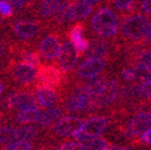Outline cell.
I'll return each instance as SVG.
<instances>
[{
  "instance_id": "1",
  "label": "cell",
  "mask_w": 151,
  "mask_h": 150,
  "mask_svg": "<svg viewBox=\"0 0 151 150\" xmlns=\"http://www.w3.org/2000/svg\"><path fill=\"white\" fill-rule=\"evenodd\" d=\"M91 27L102 38H111L118 31V18L109 9L101 7L92 16Z\"/></svg>"
},
{
  "instance_id": "2",
  "label": "cell",
  "mask_w": 151,
  "mask_h": 150,
  "mask_svg": "<svg viewBox=\"0 0 151 150\" xmlns=\"http://www.w3.org/2000/svg\"><path fill=\"white\" fill-rule=\"evenodd\" d=\"M109 121L105 117H92L82 123L80 128L73 133V138L76 141L83 142L89 138H98L102 136L107 129Z\"/></svg>"
},
{
  "instance_id": "3",
  "label": "cell",
  "mask_w": 151,
  "mask_h": 150,
  "mask_svg": "<svg viewBox=\"0 0 151 150\" xmlns=\"http://www.w3.org/2000/svg\"><path fill=\"white\" fill-rule=\"evenodd\" d=\"M150 25V20L143 15H133L125 18L121 24L123 36L130 40H141Z\"/></svg>"
},
{
  "instance_id": "4",
  "label": "cell",
  "mask_w": 151,
  "mask_h": 150,
  "mask_svg": "<svg viewBox=\"0 0 151 150\" xmlns=\"http://www.w3.org/2000/svg\"><path fill=\"white\" fill-rule=\"evenodd\" d=\"M97 107L94 98L88 96L81 86L69 97L66 103L67 110L71 112H80L85 110L92 111L97 109Z\"/></svg>"
},
{
  "instance_id": "5",
  "label": "cell",
  "mask_w": 151,
  "mask_h": 150,
  "mask_svg": "<svg viewBox=\"0 0 151 150\" xmlns=\"http://www.w3.org/2000/svg\"><path fill=\"white\" fill-rule=\"evenodd\" d=\"M58 57H59V65L61 71H69L78 63L79 52L76 49L73 43L66 41L62 44Z\"/></svg>"
},
{
  "instance_id": "6",
  "label": "cell",
  "mask_w": 151,
  "mask_h": 150,
  "mask_svg": "<svg viewBox=\"0 0 151 150\" xmlns=\"http://www.w3.org/2000/svg\"><path fill=\"white\" fill-rule=\"evenodd\" d=\"M119 84L116 80H109L105 82L98 94L94 97V101L98 107H104L112 103L118 97Z\"/></svg>"
},
{
  "instance_id": "7",
  "label": "cell",
  "mask_w": 151,
  "mask_h": 150,
  "mask_svg": "<svg viewBox=\"0 0 151 150\" xmlns=\"http://www.w3.org/2000/svg\"><path fill=\"white\" fill-rule=\"evenodd\" d=\"M82 120L78 117L68 115L60 118L59 121L55 124L54 132L61 136H73L77 130L82 125Z\"/></svg>"
},
{
  "instance_id": "8",
  "label": "cell",
  "mask_w": 151,
  "mask_h": 150,
  "mask_svg": "<svg viewBox=\"0 0 151 150\" xmlns=\"http://www.w3.org/2000/svg\"><path fill=\"white\" fill-rule=\"evenodd\" d=\"M151 127V122L149 119L148 112H139L132 118L129 121L126 128V136L127 138H134L141 136L146 129Z\"/></svg>"
},
{
  "instance_id": "9",
  "label": "cell",
  "mask_w": 151,
  "mask_h": 150,
  "mask_svg": "<svg viewBox=\"0 0 151 150\" xmlns=\"http://www.w3.org/2000/svg\"><path fill=\"white\" fill-rule=\"evenodd\" d=\"M36 77L42 83V85L48 87H55L61 83L62 71L61 69L52 65H45L39 68V71L36 73Z\"/></svg>"
},
{
  "instance_id": "10",
  "label": "cell",
  "mask_w": 151,
  "mask_h": 150,
  "mask_svg": "<svg viewBox=\"0 0 151 150\" xmlns=\"http://www.w3.org/2000/svg\"><path fill=\"white\" fill-rule=\"evenodd\" d=\"M105 67V62L101 58H87L79 66L78 76L82 79H90L100 75Z\"/></svg>"
},
{
  "instance_id": "11",
  "label": "cell",
  "mask_w": 151,
  "mask_h": 150,
  "mask_svg": "<svg viewBox=\"0 0 151 150\" xmlns=\"http://www.w3.org/2000/svg\"><path fill=\"white\" fill-rule=\"evenodd\" d=\"M91 9V4L84 0L70 2L67 12V21H77L86 18L90 14Z\"/></svg>"
},
{
  "instance_id": "12",
  "label": "cell",
  "mask_w": 151,
  "mask_h": 150,
  "mask_svg": "<svg viewBox=\"0 0 151 150\" xmlns=\"http://www.w3.org/2000/svg\"><path fill=\"white\" fill-rule=\"evenodd\" d=\"M60 48H61V44L58 38L52 35L47 36L40 45L41 56L46 60H52L59 56Z\"/></svg>"
},
{
  "instance_id": "13",
  "label": "cell",
  "mask_w": 151,
  "mask_h": 150,
  "mask_svg": "<svg viewBox=\"0 0 151 150\" xmlns=\"http://www.w3.org/2000/svg\"><path fill=\"white\" fill-rule=\"evenodd\" d=\"M15 79L21 84H28L32 83L36 78V69L32 65L27 63L18 64L14 71Z\"/></svg>"
},
{
  "instance_id": "14",
  "label": "cell",
  "mask_w": 151,
  "mask_h": 150,
  "mask_svg": "<svg viewBox=\"0 0 151 150\" xmlns=\"http://www.w3.org/2000/svg\"><path fill=\"white\" fill-rule=\"evenodd\" d=\"M38 25L29 20H19L14 24V31L17 36L22 39L33 38L38 33Z\"/></svg>"
},
{
  "instance_id": "15",
  "label": "cell",
  "mask_w": 151,
  "mask_h": 150,
  "mask_svg": "<svg viewBox=\"0 0 151 150\" xmlns=\"http://www.w3.org/2000/svg\"><path fill=\"white\" fill-rule=\"evenodd\" d=\"M109 49V43L105 40L101 39H96L89 44L87 50L85 53H87V58H101L105 57L108 53Z\"/></svg>"
},
{
  "instance_id": "16",
  "label": "cell",
  "mask_w": 151,
  "mask_h": 150,
  "mask_svg": "<svg viewBox=\"0 0 151 150\" xmlns=\"http://www.w3.org/2000/svg\"><path fill=\"white\" fill-rule=\"evenodd\" d=\"M70 42L73 44L76 49L79 53H85L87 50L89 43L86 39L83 38V27L82 25H76L70 31Z\"/></svg>"
},
{
  "instance_id": "17",
  "label": "cell",
  "mask_w": 151,
  "mask_h": 150,
  "mask_svg": "<svg viewBox=\"0 0 151 150\" xmlns=\"http://www.w3.org/2000/svg\"><path fill=\"white\" fill-rule=\"evenodd\" d=\"M56 92L52 90V87L39 86L37 88V99L42 107H50L56 102Z\"/></svg>"
},
{
  "instance_id": "18",
  "label": "cell",
  "mask_w": 151,
  "mask_h": 150,
  "mask_svg": "<svg viewBox=\"0 0 151 150\" xmlns=\"http://www.w3.org/2000/svg\"><path fill=\"white\" fill-rule=\"evenodd\" d=\"M41 112L39 108L29 107V108H24V109H20L19 112L17 113L16 119H17V122L20 123V124H28V123H33L38 121Z\"/></svg>"
},
{
  "instance_id": "19",
  "label": "cell",
  "mask_w": 151,
  "mask_h": 150,
  "mask_svg": "<svg viewBox=\"0 0 151 150\" xmlns=\"http://www.w3.org/2000/svg\"><path fill=\"white\" fill-rule=\"evenodd\" d=\"M63 115V111L58 107L50 108L47 109L42 115H40V118L38 119V124L39 126L45 128V127L50 126L52 124H54L57 120H59Z\"/></svg>"
},
{
  "instance_id": "20",
  "label": "cell",
  "mask_w": 151,
  "mask_h": 150,
  "mask_svg": "<svg viewBox=\"0 0 151 150\" xmlns=\"http://www.w3.org/2000/svg\"><path fill=\"white\" fill-rule=\"evenodd\" d=\"M87 83L84 85H82V88L88 96L94 98L96 94H98V92L100 90V88L102 87V85L105 83V78L103 76H94V77L87 79Z\"/></svg>"
},
{
  "instance_id": "21",
  "label": "cell",
  "mask_w": 151,
  "mask_h": 150,
  "mask_svg": "<svg viewBox=\"0 0 151 150\" xmlns=\"http://www.w3.org/2000/svg\"><path fill=\"white\" fill-rule=\"evenodd\" d=\"M36 105H37V100H36L35 96H34L32 92H18V97H17V106H18L20 109L36 107Z\"/></svg>"
},
{
  "instance_id": "22",
  "label": "cell",
  "mask_w": 151,
  "mask_h": 150,
  "mask_svg": "<svg viewBox=\"0 0 151 150\" xmlns=\"http://www.w3.org/2000/svg\"><path fill=\"white\" fill-rule=\"evenodd\" d=\"M83 146V149H87V150H107L110 149V146L107 143L104 138H89V140H86V141L81 142Z\"/></svg>"
},
{
  "instance_id": "23",
  "label": "cell",
  "mask_w": 151,
  "mask_h": 150,
  "mask_svg": "<svg viewBox=\"0 0 151 150\" xmlns=\"http://www.w3.org/2000/svg\"><path fill=\"white\" fill-rule=\"evenodd\" d=\"M37 136V129L32 125L19 127L16 129V140L32 141Z\"/></svg>"
},
{
  "instance_id": "24",
  "label": "cell",
  "mask_w": 151,
  "mask_h": 150,
  "mask_svg": "<svg viewBox=\"0 0 151 150\" xmlns=\"http://www.w3.org/2000/svg\"><path fill=\"white\" fill-rule=\"evenodd\" d=\"M61 4V0H43L40 6V14L43 17H48L55 13Z\"/></svg>"
},
{
  "instance_id": "25",
  "label": "cell",
  "mask_w": 151,
  "mask_h": 150,
  "mask_svg": "<svg viewBox=\"0 0 151 150\" xmlns=\"http://www.w3.org/2000/svg\"><path fill=\"white\" fill-rule=\"evenodd\" d=\"M139 85L137 84H128L124 85L120 88L118 94L121 99H132L137 98L139 94Z\"/></svg>"
},
{
  "instance_id": "26",
  "label": "cell",
  "mask_w": 151,
  "mask_h": 150,
  "mask_svg": "<svg viewBox=\"0 0 151 150\" xmlns=\"http://www.w3.org/2000/svg\"><path fill=\"white\" fill-rule=\"evenodd\" d=\"M16 140V129L12 127H0V144H9Z\"/></svg>"
},
{
  "instance_id": "27",
  "label": "cell",
  "mask_w": 151,
  "mask_h": 150,
  "mask_svg": "<svg viewBox=\"0 0 151 150\" xmlns=\"http://www.w3.org/2000/svg\"><path fill=\"white\" fill-rule=\"evenodd\" d=\"M134 66L151 67V50H143L135 58Z\"/></svg>"
},
{
  "instance_id": "28",
  "label": "cell",
  "mask_w": 151,
  "mask_h": 150,
  "mask_svg": "<svg viewBox=\"0 0 151 150\" xmlns=\"http://www.w3.org/2000/svg\"><path fill=\"white\" fill-rule=\"evenodd\" d=\"M135 73V81L144 82L147 80L151 79V67H141V66H134Z\"/></svg>"
},
{
  "instance_id": "29",
  "label": "cell",
  "mask_w": 151,
  "mask_h": 150,
  "mask_svg": "<svg viewBox=\"0 0 151 150\" xmlns=\"http://www.w3.org/2000/svg\"><path fill=\"white\" fill-rule=\"evenodd\" d=\"M33 148L31 141H24V140H17L16 142L13 141L5 147L6 150H29Z\"/></svg>"
},
{
  "instance_id": "30",
  "label": "cell",
  "mask_w": 151,
  "mask_h": 150,
  "mask_svg": "<svg viewBox=\"0 0 151 150\" xmlns=\"http://www.w3.org/2000/svg\"><path fill=\"white\" fill-rule=\"evenodd\" d=\"M70 2H64L58 6V9L55 11L56 15H55V18L58 22H65L67 21V12H68V6Z\"/></svg>"
},
{
  "instance_id": "31",
  "label": "cell",
  "mask_w": 151,
  "mask_h": 150,
  "mask_svg": "<svg viewBox=\"0 0 151 150\" xmlns=\"http://www.w3.org/2000/svg\"><path fill=\"white\" fill-rule=\"evenodd\" d=\"M22 61L24 63H27L29 65H32L33 67H37L40 65V57L37 53L34 52H26L22 56Z\"/></svg>"
},
{
  "instance_id": "32",
  "label": "cell",
  "mask_w": 151,
  "mask_h": 150,
  "mask_svg": "<svg viewBox=\"0 0 151 150\" xmlns=\"http://www.w3.org/2000/svg\"><path fill=\"white\" fill-rule=\"evenodd\" d=\"M135 0H111L113 6L119 11H126L129 9L134 3Z\"/></svg>"
},
{
  "instance_id": "33",
  "label": "cell",
  "mask_w": 151,
  "mask_h": 150,
  "mask_svg": "<svg viewBox=\"0 0 151 150\" xmlns=\"http://www.w3.org/2000/svg\"><path fill=\"white\" fill-rule=\"evenodd\" d=\"M17 97H18V92H12L11 94H7V96L3 99V102H2L4 107L11 109V108L17 106Z\"/></svg>"
},
{
  "instance_id": "34",
  "label": "cell",
  "mask_w": 151,
  "mask_h": 150,
  "mask_svg": "<svg viewBox=\"0 0 151 150\" xmlns=\"http://www.w3.org/2000/svg\"><path fill=\"white\" fill-rule=\"evenodd\" d=\"M139 94L145 99H151V79L144 81L139 85Z\"/></svg>"
},
{
  "instance_id": "35",
  "label": "cell",
  "mask_w": 151,
  "mask_h": 150,
  "mask_svg": "<svg viewBox=\"0 0 151 150\" xmlns=\"http://www.w3.org/2000/svg\"><path fill=\"white\" fill-rule=\"evenodd\" d=\"M0 15L4 17H11L13 15V7L7 1L0 0Z\"/></svg>"
},
{
  "instance_id": "36",
  "label": "cell",
  "mask_w": 151,
  "mask_h": 150,
  "mask_svg": "<svg viewBox=\"0 0 151 150\" xmlns=\"http://www.w3.org/2000/svg\"><path fill=\"white\" fill-rule=\"evenodd\" d=\"M59 149L62 150H83V146L82 143L79 141L76 142H67V143L62 144L59 147Z\"/></svg>"
},
{
  "instance_id": "37",
  "label": "cell",
  "mask_w": 151,
  "mask_h": 150,
  "mask_svg": "<svg viewBox=\"0 0 151 150\" xmlns=\"http://www.w3.org/2000/svg\"><path fill=\"white\" fill-rule=\"evenodd\" d=\"M122 79L126 82H131V81H135V73L133 68H126L122 71L121 75Z\"/></svg>"
},
{
  "instance_id": "38",
  "label": "cell",
  "mask_w": 151,
  "mask_h": 150,
  "mask_svg": "<svg viewBox=\"0 0 151 150\" xmlns=\"http://www.w3.org/2000/svg\"><path fill=\"white\" fill-rule=\"evenodd\" d=\"M139 141H141L142 143L147 144V145H151V127L146 129V130L141 134Z\"/></svg>"
},
{
  "instance_id": "39",
  "label": "cell",
  "mask_w": 151,
  "mask_h": 150,
  "mask_svg": "<svg viewBox=\"0 0 151 150\" xmlns=\"http://www.w3.org/2000/svg\"><path fill=\"white\" fill-rule=\"evenodd\" d=\"M142 9H143V12L151 14V0H143L142 1Z\"/></svg>"
},
{
  "instance_id": "40",
  "label": "cell",
  "mask_w": 151,
  "mask_h": 150,
  "mask_svg": "<svg viewBox=\"0 0 151 150\" xmlns=\"http://www.w3.org/2000/svg\"><path fill=\"white\" fill-rule=\"evenodd\" d=\"M9 3L12 5L13 11H19V9L23 6V4L21 3L20 0H9Z\"/></svg>"
},
{
  "instance_id": "41",
  "label": "cell",
  "mask_w": 151,
  "mask_h": 150,
  "mask_svg": "<svg viewBox=\"0 0 151 150\" xmlns=\"http://www.w3.org/2000/svg\"><path fill=\"white\" fill-rule=\"evenodd\" d=\"M142 39H143V42L146 43V44H151V21H150V25H149L146 34H145L144 37L142 38Z\"/></svg>"
},
{
  "instance_id": "42",
  "label": "cell",
  "mask_w": 151,
  "mask_h": 150,
  "mask_svg": "<svg viewBox=\"0 0 151 150\" xmlns=\"http://www.w3.org/2000/svg\"><path fill=\"white\" fill-rule=\"evenodd\" d=\"M84 1H86V2H88V3H90V4H94V3L99 2L100 0H84Z\"/></svg>"
},
{
  "instance_id": "43",
  "label": "cell",
  "mask_w": 151,
  "mask_h": 150,
  "mask_svg": "<svg viewBox=\"0 0 151 150\" xmlns=\"http://www.w3.org/2000/svg\"><path fill=\"white\" fill-rule=\"evenodd\" d=\"M3 88H4V87H3V84H2V83H0V96L2 94V92H3Z\"/></svg>"
},
{
  "instance_id": "44",
  "label": "cell",
  "mask_w": 151,
  "mask_h": 150,
  "mask_svg": "<svg viewBox=\"0 0 151 150\" xmlns=\"http://www.w3.org/2000/svg\"><path fill=\"white\" fill-rule=\"evenodd\" d=\"M20 1H21V3H22V4H26V3H28V2H29V1H31V0H20Z\"/></svg>"
},
{
  "instance_id": "45",
  "label": "cell",
  "mask_w": 151,
  "mask_h": 150,
  "mask_svg": "<svg viewBox=\"0 0 151 150\" xmlns=\"http://www.w3.org/2000/svg\"><path fill=\"white\" fill-rule=\"evenodd\" d=\"M148 115H149V119H150V122H151V110L148 112Z\"/></svg>"
}]
</instances>
